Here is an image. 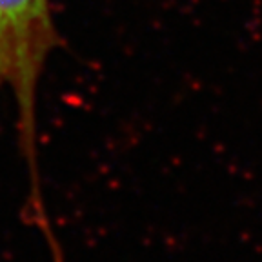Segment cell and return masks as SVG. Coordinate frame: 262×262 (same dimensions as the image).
Here are the masks:
<instances>
[{"instance_id":"1","label":"cell","mask_w":262,"mask_h":262,"mask_svg":"<svg viewBox=\"0 0 262 262\" xmlns=\"http://www.w3.org/2000/svg\"><path fill=\"white\" fill-rule=\"evenodd\" d=\"M58 44L49 0H0V91L9 90L16 106L18 146L28 168L26 222L51 229L40 184L37 151V102L46 64Z\"/></svg>"}]
</instances>
